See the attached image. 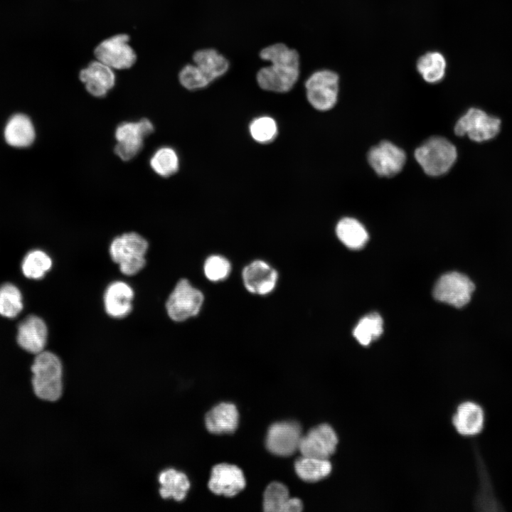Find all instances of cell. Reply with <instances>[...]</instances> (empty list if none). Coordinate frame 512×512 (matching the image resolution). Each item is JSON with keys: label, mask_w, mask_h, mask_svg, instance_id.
I'll return each mask as SVG.
<instances>
[{"label": "cell", "mask_w": 512, "mask_h": 512, "mask_svg": "<svg viewBox=\"0 0 512 512\" xmlns=\"http://www.w3.org/2000/svg\"><path fill=\"white\" fill-rule=\"evenodd\" d=\"M338 239L348 248H362L368 240V233L364 226L353 218H343L336 228Z\"/></svg>", "instance_id": "26"}, {"label": "cell", "mask_w": 512, "mask_h": 512, "mask_svg": "<svg viewBox=\"0 0 512 512\" xmlns=\"http://www.w3.org/2000/svg\"><path fill=\"white\" fill-rule=\"evenodd\" d=\"M159 481L161 484L159 492L163 498L171 497L176 501H182L190 488L187 476L173 469L161 472Z\"/></svg>", "instance_id": "24"}, {"label": "cell", "mask_w": 512, "mask_h": 512, "mask_svg": "<svg viewBox=\"0 0 512 512\" xmlns=\"http://www.w3.org/2000/svg\"><path fill=\"white\" fill-rule=\"evenodd\" d=\"M245 288L251 293L265 295L276 286L278 274L262 260H255L247 265L242 272Z\"/></svg>", "instance_id": "16"}, {"label": "cell", "mask_w": 512, "mask_h": 512, "mask_svg": "<svg viewBox=\"0 0 512 512\" xmlns=\"http://www.w3.org/2000/svg\"><path fill=\"white\" fill-rule=\"evenodd\" d=\"M193 61L211 83L224 75L229 70L228 58L213 48H201L193 55Z\"/></svg>", "instance_id": "23"}, {"label": "cell", "mask_w": 512, "mask_h": 512, "mask_svg": "<svg viewBox=\"0 0 512 512\" xmlns=\"http://www.w3.org/2000/svg\"><path fill=\"white\" fill-rule=\"evenodd\" d=\"M134 291L126 282L114 281L106 288L103 301L106 313L112 318L127 316L132 309Z\"/></svg>", "instance_id": "19"}, {"label": "cell", "mask_w": 512, "mask_h": 512, "mask_svg": "<svg viewBox=\"0 0 512 512\" xmlns=\"http://www.w3.org/2000/svg\"><path fill=\"white\" fill-rule=\"evenodd\" d=\"M251 137L257 142L269 143L277 134V126L272 117L267 116L255 119L250 124Z\"/></svg>", "instance_id": "32"}, {"label": "cell", "mask_w": 512, "mask_h": 512, "mask_svg": "<svg viewBox=\"0 0 512 512\" xmlns=\"http://www.w3.org/2000/svg\"><path fill=\"white\" fill-rule=\"evenodd\" d=\"M148 242L137 233H123L113 239L109 252L125 275L132 276L141 271L146 264Z\"/></svg>", "instance_id": "3"}, {"label": "cell", "mask_w": 512, "mask_h": 512, "mask_svg": "<svg viewBox=\"0 0 512 512\" xmlns=\"http://www.w3.org/2000/svg\"><path fill=\"white\" fill-rule=\"evenodd\" d=\"M239 415L235 405L221 402L213 407L206 415L207 430L213 434L233 433L238 425Z\"/></svg>", "instance_id": "20"}, {"label": "cell", "mask_w": 512, "mask_h": 512, "mask_svg": "<svg viewBox=\"0 0 512 512\" xmlns=\"http://www.w3.org/2000/svg\"><path fill=\"white\" fill-rule=\"evenodd\" d=\"M245 486V476L238 466L219 464L213 467L208 481V487L213 493L228 497L234 496Z\"/></svg>", "instance_id": "14"}, {"label": "cell", "mask_w": 512, "mask_h": 512, "mask_svg": "<svg viewBox=\"0 0 512 512\" xmlns=\"http://www.w3.org/2000/svg\"><path fill=\"white\" fill-rule=\"evenodd\" d=\"M127 34L120 33L101 41L95 48L96 60L114 70L131 68L137 60V54L129 44Z\"/></svg>", "instance_id": "9"}, {"label": "cell", "mask_w": 512, "mask_h": 512, "mask_svg": "<svg viewBox=\"0 0 512 512\" xmlns=\"http://www.w3.org/2000/svg\"><path fill=\"white\" fill-rule=\"evenodd\" d=\"M259 57L270 63L257 72L256 80L261 89L279 93L292 89L300 75V55L295 49L275 43L262 48Z\"/></svg>", "instance_id": "1"}, {"label": "cell", "mask_w": 512, "mask_h": 512, "mask_svg": "<svg viewBox=\"0 0 512 512\" xmlns=\"http://www.w3.org/2000/svg\"><path fill=\"white\" fill-rule=\"evenodd\" d=\"M298 476L304 481L316 482L328 476L332 469L329 459L302 456L294 463Z\"/></svg>", "instance_id": "25"}, {"label": "cell", "mask_w": 512, "mask_h": 512, "mask_svg": "<svg viewBox=\"0 0 512 512\" xmlns=\"http://www.w3.org/2000/svg\"><path fill=\"white\" fill-rule=\"evenodd\" d=\"M4 134L6 143L16 148L29 146L36 137L33 122L23 114H16L8 120Z\"/></svg>", "instance_id": "22"}, {"label": "cell", "mask_w": 512, "mask_h": 512, "mask_svg": "<svg viewBox=\"0 0 512 512\" xmlns=\"http://www.w3.org/2000/svg\"><path fill=\"white\" fill-rule=\"evenodd\" d=\"M51 267L50 257L46 252L39 249L28 252L21 262V270L23 275L31 279L43 278Z\"/></svg>", "instance_id": "28"}, {"label": "cell", "mask_w": 512, "mask_h": 512, "mask_svg": "<svg viewBox=\"0 0 512 512\" xmlns=\"http://www.w3.org/2000/svg\"><path fill=\"white\" fill-rule=\"evenodd\" d=\"M33 388L39 398L56 401L63 391V367L59 358L50 351L36 354L31 366Z\"/></svg>", "instance_id": "2"}, {"label": "cell", "mask_w": 512, "mask_h": 512, "mask_svg": "<svg viewBox=\"0 0 512 512\" xmlns=\"http://www.w3.org/2000/svg\"><path fill=\"white\" fill-rule=\"evenodd\" d=\"M485 421L484 408L473 401H465L459 404L452 417L454 427L464 437H474L481 433Z\"/></svg>", "instance_id": "18"}, {"label": "cell", "mask_w": 512, "mask_h": 512, "mask_svg": "<svg viewBox=\"0 0 512 512\" xmlns=\"http://www.w3.org/2000/svg\"><path fill=\"white\" fill-rule=\"evenodd\" d=\"M23 297L20 289L12 283L0 286V315L8 318L16 317L23 310Z\"/></svg>", "instance_id": "30"}, {"label": "cell", "mask_w": 512, "mask_h": 512, "mask_svg": "<svg viewBox=\"0 0 512 512\" xmlns=\"http://www.w3.org/2000/svg\"><path fill=\"white\" fill-rule=\"evenodd\" d=\"M16 336L20 347L27 352L38 354L43 351L47 342V326L39 316L29 315L19 323Z\"/></svg>", "instance_id": "17"}, {"label": "cell", "mask_w": 512, "mask_h": 512, "mask_svg": "<svg viewBox=\"0 0 512 512\" xmlns=\"http://www.w3.org/2000/svg\"><path fill=\"white\" fill-rule=\"evenodd\" d=\"M368 160L377 174L390 177L396 175L402 170L406 155L400 147L390 142L384 141L370 149Z\"/></svg>", "instance_id": "13"}, {"label": "cell", "mask_w": 512, "mask_h": 512, "mask_svg": "<svg viewBox=\"0 0 512 512\" xmlns=\"http://www.w3.org/2000/svg\"><path fill=\"white\" fill-rule=\"evenodd\" d=\"M79 78L87 91L94 97H103L115 85L114 69L95 60L82 68Z\"/></svg>", "instance_id": "15"}, {"label": "cell", "mask_w": 512, "mask_h": 512, "mask_svg": "<svg viewBox=\"0 0 512 512\" xmlns=\"http://www.w3.org/2000/svg\"><path fill=\"white\" fill-rule=\"evenodd\" d=\"M152 170L159 176L169 177L174 174L179 167V159L176 151L170 146L157 149L149 160Z\"/></svg>", "instance_id": "29"}, {"label": "cell", "mask_w": 512, "mask_h": 512, "mask_svg": "<svg viewBox=\"0 0 512 512\" xmlns=\"http://www.w3.org/2000/svg\"><path fill=\"white\" fill-rule=\"evenodd\" d=\"M474 289V283L467 276L452 272L438 279L433 296L437 301L460 308L469 302Z\"/></svg>", "instance_id": "10"}, {"label": "cell", "mask_w": 512, "mask_h": 512, "mask_svg": "<svg viewBox=\"0 0 512 512\" xmlns=\"http://www.w3.org/2000/svg\"><path fill=\"white\" fill-rule=\"evenodd\" d=\"M415 157L423 171L430 176L447 173L454 164L457 151L455 146L442 137H432L415 151Z\"/></svg>", "instance_id": "4"}, {"label": "cell", "mask_w": 512, "mask_h": 512, "mask_svg": "<svg viewBox=\"0 0 512 512\" xmlns=\"http://www.w3.org/2000/svg\"><path fill=\"white\" fill-rule=\"evenodd\" d=\"M416 67L425 81L437 83L444 77L447 62L441 53L430 51L418 58Z\"/></svg>", "instance_id": "27"}, {"label": "cell", "mask_w": 512, "mask_h": 512, "mask_svg": "<svg viewBox=\"0 0 512 512\" xmlns=\"http://www.w3.org/2000/svg\"><path fill=\"white\" fill-rule=\"evenodd\" d=\"M382 317L372 313L362 318L353 329V336L363 346L369 345L378 339L383 331Z\"/></svg>", "instance_id": "31"}, {"label": "cell", "mask_w": 512, "mask_h": 512, "mask_svg": "<svg viewBox=\"0 0 512 512\" xmlns=\"http://www.w3.org/2000/svg\"><path fill=\"white\" fill-rule=\"evenodd\" d=\"M231 266L230 262L220 255H211L204 263L206 277L212 282H218L228 277Z\"/></svg>", "instance_id": "34"}, {"label": "cell", "mask_w": 512, "mask_h": 512, "mask_svg": "<svg viewBox=\"0 0 512 512\" xmlns=\"http://www.w3.org/2000/svg\"><path fill=\"white\" fill-rule=\"evenodd\" d=\"M154 132V125L148 119L138 122H124L115 129V154L123 161L133 159L142 149L144 139Z\"/></svg>", "instance_id": "8"}, {"label": "cell", "mask_w": 512, "mask_h": 512, "mask_svg": "<svg viewBox=\"0 0 512 512\" xmlns=\"http://www.w3.org/2000/svg\"><path fill=\"white\" fill-rule=\"evenodd\" d=\"M306 98L316 110L326 111L337 102L339 77L334 70L321 69L312 73L304 82Z\"/></svg>", "instance_id": "5"}, {"label": "cell", "mask_w": 512, "mask_h": 512, "mask_svg": "<svg viewBox=\"0 0 512 512\" xmlns=\"http://www.w3.org/2000/svg\"><path fill=\"white\" fill-rule=\"evenodd\" d=\"M338 436L331 426L321 424L302 435L299 450L302 456L329 459L336 452Z\"/></svg>", "instance_id": "11"}, {"label": "cell", "mask_w": 512, "mask_h": 512, "mask_svg": "<svg viewBox=\"0 0 512 512\" xmlns=\"http://www.w3.org/2000/svg\"><path fill=\"white\" fill-rule=\"evenodd\" d=\"M204 300L203 293L188 280L181 279L169 296L166 312L173 321H183L198 314Z\"/></svg>", "instance_id": "6"}, {"label": "cell", "mask_w": 512, "mask_h": 512, "mask_svg": "<svg viewBox=\"0 0 512 512\" xmlns=\"http://www.w3.org/2000/svg\"><path fill=\"white\" fill-rule=\"evenodd\" d=\"M300 499L290 498L287 488L279 482H272L264 493L263 508L267 512H299L302 510Z\"/></svg>", "instance_id": "21"}, {"label": "cell", "mask_w": 512, "mask_h": 512, "mask_svg": "<svg viewBox=\"0 0 512 512\" xmlns=\"http://www.w3.org/2000/svg\"><path fill=\"white\" fill-rule=\"evenodd\" d=\"M501 119L479 108H470L457 122L454 133L466 135L471 140L483 142L494 138L500 132Z\"/></svg>", "instance_id": "7"}, {"label": "cell", "mask_w": 512, "mask_h": 512, "mask_svg": "<svg viewBox=\"0 0 512 512\" xmlns=\"http://www.w3.org/2000/svg\"><path fill=\"white\" fill-rule=\"evenodd\" d=\"M302 434L301 426L294 421H283L272 425L266 437L267 449L272 454L288 457L297 449Z\"/></svg>", "instance_id": "12"}, {"label": "cell", "mask_w": 512, "mask_h": 512, "mask_svg": "<svg viewBox=\"0 0 512 512\" xmlns=\"http://www.w3.org/2000/svg\"><path fill=\"white\" fill-rule=\"evenodd\" d=\"M178 80L181 85L188 90H201L210 84L206 75L194 63L186 64L181 69Z\"/></svg>", "instance_id": "33"}]
</instances>
